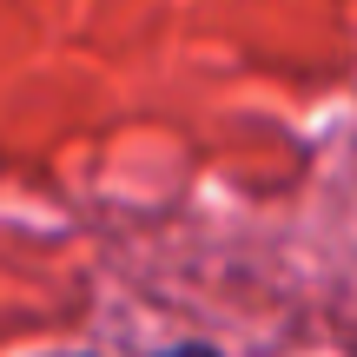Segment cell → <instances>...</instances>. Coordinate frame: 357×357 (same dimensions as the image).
I'll list each match as a JSON object with an SVG mask.
<instances>
[{
    "label": "cell",
    "mask_w": 357,
    "mask_h": 357,
    "mask_svg": "<svg viewBox=\"0 0 357 357\" xmlns=\"http://www.w3.org/2000/svg\"><path fill=\"white\" fill-rule=\"evenodd\" d=\"M73 357H79V351H73ZM166 357H218V351H212V344H178V351H166Z\"/></svg>",
    "instance_id": "6da1fadb"
}]
</instances>
